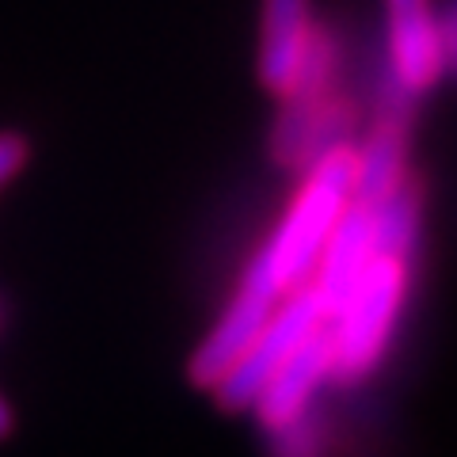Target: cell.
Masks as SVG:
<instances>
[{"mask_svg":"<svg viewBox=\"0 0 457 457\" xmlns=\"http://www.w3.org/2000/svg\"><path fill=\"white\" fill-rule=\"evenodd\" d=\"M416 260L420 255H400L381 248L370 255L362 278L354 282L347 302L328 320V332H332V381L359 385L385 362L411 297Z\"/></svg>","mask_w":457,"mask_h":457,"instance_id":"obj_1","label":"cell"},{"mask_svg":"<svg viewBox=\"0 0 457 457\" xmlns=\"http://www.w3.org/2000/svg\"><path fill=\"white\" fill-rule=\"evenodd\" d=\"M354 161H359L354 141H339L324 156H317L305 168L302 187L290 198L275 233L260 248L286 294H294L297 286L312 278V267H317L336 221L354 203Z\"/></svg>","mask_w":457,"mask_h":457,"instance_id":"obj_2","label":"cell"},{"mask_svg":"<svg viewBox=\"0 0 457 457\" xmlns=\"http://www.w3.org/2000/svg\"><path fill=\"white\" fill-rule=\"evenodd\" d=\"M324 324H328V317H324V305L317 302V294H312V286L309 282L297 286L294 294L282 297L278 309L270 312V320L263 324V332L252 339V347L225 370L221 381L213 385L210 393L218 396V404L228 411L252 408V400L260 396L270 374Z\"/></svg>","mask_w":457,"mask_h":457,"instance_id":"obj_3","label":"cell"},{"mask_svg":"<svg viewBox=\"0 0 457 457\" xmlns=\"http://www.w3.org/2000/svg\"><path fill=\"white\" fill-rule=\"evenodd\" d=\"M385 62L389 99L385 107H408L442 80L450 69L442 20L431 0H385Z\"/></svg>","mask_w":457,"mask_h":457,"instance_id":"obj_4","label":"cell"},{"mask_svg":"<svg viewBox=\"0 0 457 457\" xmlns=\"http://www.w3.org/2000/svg\"><path fill=\"white\" fill-rule=\"evenodd\" d=\"M282 297H286V290L278 286L275 270H270L263 255L255 252L252 263L245 267V275H240L233 302L225 305L221 320L213 324V332L203 339V347L195 351L191 381L203 385V389H213L225 370L233 366L240 354L252 347V339L263 332V324L270 320V312L278 309Z\"/></svg>","mask_w":457,"mask_h":457,"instance_id":"obj_5","label":"cell"},{"mask_svg":"<svg viewBox=\"0 0 457 457\" xmlns=\"http://www.w3.org/2000/svg\"><path fill=\"white\" fill-rule=\"evenodd\" d=\"M324 381H332V332H328V324L317 328V332L270 374L260 396L252 400V411H255V420H260V427L267 435H275L286 423L305 416Z\"/></svg>","mask_w":457,"mask_h":457,"instance_id":"obj_6","label":"cell"},{"mask_svg":"<svg viewBox=\"0 0 457 457\" xmlns=\"http://www.w3.org/2000/svg\"><path fill=\"white\" fill-rule=\"evenodd\" d=\"M320 20L312 0H263L260 20V80L270 96L290 99L302 80L305 57L312 50Z\"/></svg>","mask_w":457,"mask_h":457,"instance_id":"obj_7","label":"cell"},{"mask_svg":"<svg viewBox=\"0 0 457 457\" xmlns=\"http://www.w3.org/2000/svg\"><path fill=\"white\" fill-rule=\"evenodd\" d=\"M351 126L354 107L339 96V88L305 99H286V111L275 126V156L286 168L305 171L332 145L351 141Z\"/></svg>","mask_w":457,"mask_h":457,"instance_id":"obj_8","label":"cell"},{"mask_svg":"<svg viewBox=\"0 0 457 457\" xmlns=\"http://www.w3.org/2000/svg\"><path fill=\"white\" fill-rule=\"evenodd\" d=\"M378 252L374 245V213H370L366 203H354L343 210V218L336 221L332 237H328V245L320 252L317 267H312V294H317V302L324 305V317L332 320L339 305L347 302V294L354 290V282L362 278V270L370 263V255Z\"/></svg>","mask_w":457,"mask_h":457,"instance_id":"obj_9","label":"cell"},{"mask_svg":"<svg viewBox=\"0 0 457 457\" xmlns=\"http://www.w3.org/2000/svg\"><path fill=\"white\" fill-rule=\"evenodd\" d=\"M411 176L408 164V107H381L378 122L359 145L354 161V198L381 203Z\"/></svg>","mask_w":457,"mask_h":457,"instance_id":"obj_10","label":"cell"},{"mask_svg":"<svg viewBox=\"0 0 457 457\" xmlns=\"http://www.w3.org/2000/svg\"><path fill=\"white\" fill-rule=\"evenodd\" d=\"M270 438H275L270 457H328V431L312 408L305 416H297L294 423H286Z\"/></svg>","mask_w":457,"mask_h":457,"instance_id":"obj_11","label":"cell"},{"mask_svg":"<svg viewBox=\"0 0 457 457\" xmlns=\"http://www.w3.org/2000/svg\"><path fill=\"white\" fill-rule=\"evenodd\" d=\"M27 156H31V149H27V141L20 134H0V191L23 171Z\"/></svg>","mask_w":457,"mask_h":457,"instance_id":"obj_12","label":"cell"},{"mask_svg":"<svg viewBox=\"0 0 457 457\" xmlns=\"http://www.w3.org/2000/svg\"><path fill=\"white\" fill-rule=\"evenodd\" d=\"M8 431H12V411L4 404V396H0V438H8Z\"/></svg>","mask_w":457,"mask_h":457,"instance_id":"obj_13","label":"cell"}]
</instances>
